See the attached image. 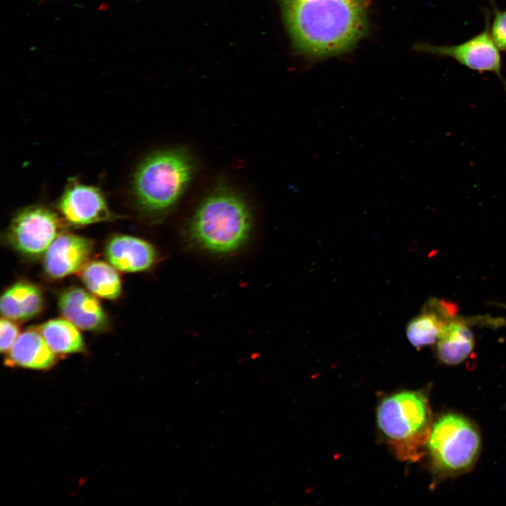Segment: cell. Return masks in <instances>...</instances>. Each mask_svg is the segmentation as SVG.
<instances>
[{
    "label": "cell",
    "mask_w": 506,
    "mask_h": 506,
    "mask_svg": "<svg viewBox=\"0 0 506 506\" xmlns=\"http://www.w3.org/2000/svg\"><path fill=\"white\" fill-rule=\"evenodd\" d=\"M294 46L328 56L351 48L365 34V0H278Z\"/></svg>",
    "instance_id": "6da1fadb"
},
{
    "label": "cell",
    "mask_w": 506,
    "mask_h": 506,
    "mask_svg": "<svg viewBox=\"0 0 506 506\" xmlns=\"http://www.w3.org/2000/svg\"><path fill=\"white\" fill-rule=\"evenodd\" d=\"M253 221L246 200L228 185L219 183L197 205L184 237L194 250L216 257H232L247 246Z\"/></svg>",
    "instance_id": "7a4b0ae2"
},
{
    "label": "cell",
    "mask_w": 506,
    "mask_h": 506,
    "mask_svg": "<svg viewBox=\"0 0 506 506\" xmlns=\"http://www.w3.org/2000/svg\"><path fill=\"white\" fill-rule=\"evenodd\" d=\"M195 157L184 147L162 149L145 157L132 180L138 212L150 221L167 217L177 207L197 173Z\"/></svg>",
    "instance_id": "3957f363"
},
{
    "label": "cell",
    "mask_w": 506,
    "mask_h": 506,
    "mask_svg": "<svg viewBox=\"0 0 506 506\" xmlns=\"http://www.w3.org/2000/svg\"><path fill=\"white\" fill-rule=\"evenodd\" d=\"M379 429L394 455L401 461H417L426 453L432 413L421 391H401L384 397L377 410Z\"/></svg>",
    "instance_id": "277c9868"
},
{
    "label": "cell",
    "mask_w": 506,
    "mask_h": 506,
    "mask_svg": "<svg viewBox=\"0 0 506 506\" xmlns=\"http://www.w3.org/2000/svg\"><path fill=\"white\" fill-rule=\"evenodd\" d=\"M481 446L478 429L467 418L453 413L440 416L427 443L434 484L470 471Z\"/></svg>",
    "instance_id": "5b68a950"
},
{
    "label": "cell",
    "mask_w": 506,
    "mask_h": 506,
    "mask_svg": "<svg viewBox=\"0 0 506 506\" xmlns=\"http://www.w3.org/2000/svg\"><path fill=\"white\" fill-rule=\"evenodd\" d=\"M484 29L469 39L450 45L419 43L414 45L417 51L453 59L472 70L494 74L506 89V79L502 74L500 50L490 32L491 11L484 13Z\"/></svg>",
    "instance_id": "8992f818"
},
{
    "label": "cell",
    "mask_w": 506,
    "mask_h": 506,
    "mask_svg": "<svg viewBox=\"0 0 506 506\" xmlns=\"http://www.w3.org/2000/svg\"><path fill=\"white\" fill-rule=\"evenodd\" d=\"M63 226L59 216L50 209L32 205L20 211L7 231V240L21 254L36 258L46 252Z\"/></svg>",
    "instance_id": "52a82bcc"
},
{
    "label": "cell",
    "mask_w": 506,
    "mask_h": 506,
    "mask_svg": "<svg viewBox=\"0 0 506 506\" xmlns=\"http://www.w3.org/2000/svg\"><path fill=\"white\" fill-rule=\"evenodd\" d=\"M57 207L63 217L74 226L89 225L114 218L103 192L74 178L68 180L58 200Z\"/></svg>",
    "instance_id": "ba28073f"
},
{
    "label": "cell",
    "mask_w": 506,
    "mask_h": 506,
    "mask_svg": "<svg viewBox=\"0 0 506 506\" xmlns=\"http://www.w3.org/2000/svg\"><path fill=\"white\" fill-rule=\"evenodd\" d=\"M93 249V242L89 238L69 233L59 235L45 253L44 271L53 278L74 273L88 263Z\"/></svg>",
    "instance_id": "9c48e42d"
},
{
    "label": "cell",
    "mask_w": 506,
    "mask_h": 506,
    "mask_svg": "<svg viewBox=\"0 0 506 506\" xmlns=\"http://www.w3.org/2000/svg\"><path fill=\"white\" fill-rule=\"evenodd\" d=\"M458 309L450 301L429 299L421 313L407 325L406 335L411 344L417 349L435 344L447 325L458 315Z\"/></svg>",
    "instance_id": "30bf717a"
},
{
    "label": "cell",
    "mask_w": 506,
    "mask_h": 506,
    "mask_svg": "<svg viewBox=\"0 0 506 506\" xmlns=\"http://www.w3.org/2000/svg\"><path fill=\"white\" fill-rule=\"evenodd\" d=\"M105 256L115 268L124 272H141L151 268L158 254L150 242L131 235L112 238L105 247Z\"/></svg>",
    "instance_id": "8fae6325"
},
{
    "label": "cell",
    "mask_w": 506,
    "mask_h": 506,
    "mask_svg": "<svg viewBox=\"0 0 506 506\" xmlns=\"http://www.w3.org/2000/svg\"><path fill=\"white\" fill-rule=\"evenodd\" d=\"M58 306L65 319L78 328L98 331L108 325L107 315L98 300L82 288L71 287L63 292Z\"/></svg>",
    "instance_id": "7c38bea8"
},
{
    "label": "cell",
    "mask_w": 506,
    "mask_h": 506,
    "mask_svg": "<svg viewBox=\"0 0 506 506\" xmlns=\"http://www.w3.org/2000/svg\"><path fill=\"white\" fill-rule=\"evenodd\" d=\"M473 320L458 315L446 327L436 342V356L438 360L447 365H457L464 362L474 349V335L471 329Z\"/></svg>",
    "instance_id": "4fadbf2b"
},
{
    "label": "cell",
    "mask_w": 506,
    "mask_h": 506,
    "mask_svg": "<svg viewBox=\"0 0 506 506\" xmlns=\"http://www.w3.org/2000/svg\"><path fill=\"white\" fill-rule=\"evenodd\" d=\"M56 363V353L40 332L29 330L20 334L6 353L5 364L10 367L46 370Z\"/></svg>",
    "instance_id": "5bb4252c"
},
{
    "label": "cell",
    "mask_w": 506,
    "mask_h": 506,
    "mask_svg": "<svg viewBox=\"0 0 506 506\" xmlns=\"http://www.w3.org/2000/svg\"><path fill=\"white\" fill-rule=\"evenodd\" d=\"M43 306L44 298L40 289L27 282L13 284L1 297V314L11 320L32 318L40 313Z\"/></svg>",
    "instance_id": "9a60e30c"
},
{
    "label": "cell",
    "mask_w": 506,
    "mask_h": 506,
    "mask_svg": "<svg viewBox=\"0 0 506 506\" xmlns=\"http://www.w3.org/2000/svg\"><path fill=\"white\" fill-rule=\"evenodd\" d=\"M77 328L67 319L57 318L46 322L39 330L56 354L67 355L84 351L82 337Z\"/></svg>",
    "instance_id": "2e32d148"
},
{
    "label": "cell",
    "mask_w": 506,
    "mask_h": 506,
    "mask_svg": "<svg viewBox=\"0 0 506 506\" xmlns=\"http://www.w3.org/2000/svg\"><path fill=\"white\" fill-rule=\"evenodd\" d=\"M82 282L93 294L115 299L121 294V280L113 266L101 261L87 263L82 270Z\"/></svg>",
    "instance_id": "e0dca14e"
},
{
    "label": "cell",
    "mask_w": 506,
    "mask_h": 506,
    "mask_svg": "<svg viewBox=\"0 0 506 506\" xmlns=\"http://www.w3.org/2000/svg\"><path fill=\"white\" fill-rule=\"evenodd\" d=\"M491 6L490 32L500 51L506 52V10L500 9L495 0H489Z\"/></svg>",
    "instance_id": "ac0fdd59"
},
{
    "label": "cell",
    "mask_w": 506,
    "mask_h": 506,
    "mask_svg": "<svg viewBox=\"0 0 506 506\" xmlns=\"http://www.w3.org/2000/svg\"><path fill=\"white\" fill-rule=\"evenodd\" d=\"M18 326L7 318H1L0 323V349L7 353L18 337Z\"/></svg>",
    "instance_id": "d6986e66"
},
{
    "label": "cell",
    "mask_w": 506,
    "mask_h": 506,
    "mask_svg": "<svg viewBox=\"0 0 506 506\" xmlns=\"http://www.w3.org/2000/svg\"><path fill=\"white\" fill-rule=\"evenodd\" d=\"M490 304L493 306H496L506 309V304L501 303V302H497V301H491Z\"/></svg>",
    "instance_id": "ffe728a7"
}]
</instances>
